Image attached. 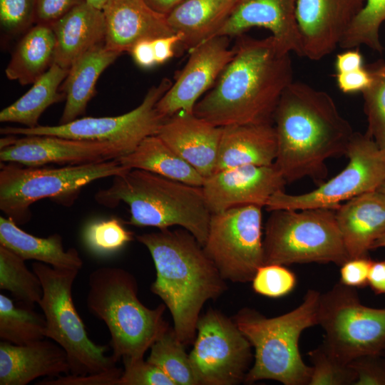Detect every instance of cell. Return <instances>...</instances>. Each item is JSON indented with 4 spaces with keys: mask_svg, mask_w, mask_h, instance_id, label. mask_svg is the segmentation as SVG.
<instances>
[{
    "mask_svg": "<svg viewBox=\"0 0 385 385\" xmlns=\"http://www.w3.org/2000/svg\"><path fill=\"white\" fill-rule=\"evenodd\" d=\"M335 210L328 207L271 211L263 237L264 265L329 263L349 260Z\"/></svg>",
    "mask_w": 385,
    "mask_h": 385,
    "instance_id": "8",
    "label": "cell"
},
{
    "mask_svg": "<svg viewBox=\"0 0 385 385\" xmlns=\"http://www.w3.org/2000/svg\"><path fill=\"white\" fill-rule=\"evenodd\" d=\"M252 282L253 290L262 296L272 298L284 297L296 286L294 272L283 265L266 264L256 272Z\"/></svg>",
    "mask_w": 385,
    "mask_h": 385,
    "instance_id": "39",
    "label": "cell"
},
{
    "mask_svg": "<svg viewBox=\"0 0 385 385\" xmlns=\"http://www.w3.org/2000/svg\"><path fill=\"white\" fill-rule=\"evenodd\" d=\"M320 295L309 289L297 307L276 317L249 308L236 314L233 321L255 349L254 362L244 382L270 379L284 385H308L312 366L301 356L299 339L304 330L317 324Z\"/></svg>",
    "mask_w": 385,
    "mask_h": 385,
    "instance_id": "6",
    "label": "cell"
},
{
    "mask_svg": "<svg viewBox=\"0 0 385 385\" xmlns=\"http://www.w3.org/2000/svg\"><path fill=\"white\" fill-rule=\"evenodd\" d=\"M102 10L106 24L104 46L120 54L129 52L140 40L175 34L167 16L152 9L144 0H107Z\"/></svg>",
    "mask_w": 385,
    "mask_h": 385,
    "instance_id": "20",
    "label": "cell"
},
{
    "mask_svg": "<svg viewBox=\"0 0 385 385\" xmlns=\"http://www.w3.org/2000/svg\"><path fill=\"white\" fill-rule=\"evenodd\" d=\"M297 1L238 0L232 14L215 36L237 37L251 28H264L271 32L282 48L301 56L296 18Z\"/></svg>",
    "mask_w": 385,
    "mask_h": 385,
    "instance_id": "19",
    "label": "cell"
},
{
    "mask_svg": "<svg viewBox=\"0 0 385 385\" xmlns=\"http://www.w3.org/2000/svg\"><path fill=\"white\" fill-rule=\"evenodd\" d=\"M0 245L25 260H34L58 269L80 270L83 264L76 249L63 248L59 234L36 237L7 217H0Z\"/></svg>",
    "mask_w": 385,
    "mask_h": 385,
    "instance_id": "28",
    "label": "cell"
},
{
    "mask_svg": "<svg viewBox=\"0 0 385 385\" xmlns=\"http://www.w3.org/2000/svg\"><path fill=\"white\" fill-rule=\"evenodd\" d=\"M222 127L180 111L165 120L157 135L205 178L214 173Z\"/></svg>",
    "mask_w": 385,
    "mask_h": 385,
    "instance_id": "21",
    "label": "cell"
},
{
    "mask_svg": "<svg viewBox=\"0 0 385 385\" xmlns=\"http://www.w3.org/2000/svg\"><path fill=\"white\" fill-rule=\"evenodd\" d=\"M96 201L113 208L120 202L130 209L128 224L159 230L178 225L203 246L212 212L202 186L189 185L140 169L115 176L111 185L98 190Z\"/></svg>",
    "mask_w": 385,
    "mask_h": 385,
    "instance_id": "4",
    "label": "cell"
},
{
    "mask_svg": "<svg viewBox=\"0 0 385 385\" xmlns=\"http://www.w3.org/2000/svg\"><path fill=\"white\" fill-rule=\"evenodd\" d=\"M86 0H36V24L51 25Z\"/></svg>",
    "mask_w": 385,
    "mask_h": 385,
    "instance_id": "44",
    "label": "cell"
},
{
    "mask_svg": "<svg viewBox=\"0 0 385 385\" xmlns=\"http://www.w3.org/2000/svg\"><path fill=\"white\" fill-rule=\"evenodd\" d=\"M273 123L274 164L287 183L309 178L319 185L327 175V160L346 155L354 133L325 91L292 81L283 92Z\"/></svg>",
    "mask_w": 385,
    "mask_h": 385,
    "instance_id": "2",
    "label": "cell"
},
{
    "mask_svg": "<svg viewBox=\"0 0 385 385\" xmlns=\"http://www.w3.org/2000/svg\"><path fill=\"white\" fill-rule=\"evenodd\" d=\"M366 0H298L296 18L302 57L319 61L332 53Z\"/></svg>",
    "mask_w": 385,
    "mask_h": 385,
    "instance_id": "18",
    "label": "cell"
},
{
    "mask_svg": "<svg viewBox=\"0 0 385 385\" xmlns=\"http://www.w3.org/2000/svg\"><path fill=\"white\" fill-rule=\"evenodd\" d=\"M185 0H144L154 11L167 16Z\"/></svg>",
    "mask_w": 385,
    "mask_h": 385,
    "instance_id": "51",
    "label": "cell"
},
{
    "mask_svg": "<svg viewBox=\"0 0 385 385\" xmlns=\"http://www.w3.org/2000/svg\"><path fill=\"white\" fill-rule=\"evenodd\" d=\"M229 37L210 38L190 51L187 63L156 103L159 115L165 120L184 111L193 113L200 96L211 88L234 56L229 48Z\"/></svg>",
    "mask_w": 385,
    "mask_h": 385,
    "instance_id": "16",
    "label": "cell"
},
{
    "mask_svg": "<svg viewBox=\"0 0 385 385\" xmlns=\"http://www.w3.org/2000/svg\"><path fill=\"white\" fill-rule=\"evenodd\" d=\"M88 286V309L107 326L116 361L143 358L169 327L163 319L165 304L145 307L138 297L135 278L125 270L99 267L90 274Z\"/></svg>",
    "mask_w": 385,
    "mask_h": 385,
    "instance_id": "5",
    "label": "cell"
},
{
    "mask_svg": "<svg viewBox=\"0 0 385 385\" xmlns=\"http://www.w3.org/2000/svg\"><path fill=\"white\" fill-rule=\"evenodd\" d=\"M287 183L274 163L270 165H242L220 170L205 178L202 186L212 213L230 208L265 207Z\"/></svg>",
    "mask_w": 385,
    "mask_h": 385,
    "instance_id": "17",
    "label": "cell"
},
{
    "mask_svg": "<svg viewBox=\"0 0 385 385\" xmlns=\"http://www.w3.org/2000/svg\"><path fill=\"white\" fill-rule=\"evenodd\" d=\"M385 21V0H366L365 5L342 40L339 47L344 49L366 46L381 53L379 30Z\"/></svg>",
    "mask_w": 385,
    "mask_h": 385,
    "instance_id": "35",
    "label": "cell"
},
{
    "mask_svg": "<svg viewBox=\"0 0 385 385\" xmlns=\"http://www.w3.org/2000/svg\"><path fill=\"white\" fill-rule=\"evenodd\" d=\"M222 128L214 173L242 165H270L274 163L277 143L273 123Z\"/></svg>",
    "mask_w": 385,
    "mask_h": 385,
    "instance_id": "25",
    "label": "cell"
},
{
    "mask_svg": "<svg viewBox=\"0 0 385 385\" xmlns=\"http://www.w3.org/2000/svg\"><path fill=\"white\" fill-rule=\"evenodd\" d=\"M136 240L147 247L155 265L151 292L169 309L179 341L191 344L203 305L226 291V280L203 246L184 228L162 229L137 235Z\"/></svg>",
    "mask_w": 385,
    "mask_h": 385,
    "instance_id": "3",
    "label": "cell"
},
{
    "mask_svg": "<svg viewBox=\"0 0 385 385\" xmlns=\"http://www.w3.org/2000/svg\"><path fill=\"white\" fill-rule=\"evenodd\" d=\"M372 79L371 71L364 68L336 75L337 86L345 93L364 92L370 86Z\"/></svg>",
    "mask_w": 385,
    "mask_h": 385,
    "instance_id": "46",
    "label": "cell"
},
{
    "mask_svg": "<svg viewBox=\"0 0 385 385\" xmlns=\"http://www.w3.org/2000/svg\"><path fill=\"white\" fill-rule=\"evenodd\" d=\"M68 71L53 63L26 93L1 111L0 121L20 123L26 128L38 126L42 113L51 105L65 98L60 86Z\"/></svg>",
    "mask_w": 385,
    "mask_h": 385,
    "instance_id": "31",
    "label": "cell"
},
{
    "mask_svg": "<svg viewBox=\"0 0 385 385\" xmlns=\"http://www.w3.org/2000/svg\"><path fill=\"white\" fill-rule=\"evenodd\" d=\"M262 208L245 205L212 213L203 248L225 280L251 282L264 265Z\"/></svg>",
    "mask_w": 385,
    "mask_h": 385,
    "instance_id": "13",
    "label": "cell"
},
{
    "mask_svg": "<svg viewBox=\"0 0 385 385\" xmlns=\"http://www.w3.org/2000/svg\"><path fill=\"white\" fill-rule=\"evenodd\" d=\"M182 41V35L175 33L170 36L158 38L152 41L157 65L170 60L174 55V49Z\"/></svg>",
    "mask_w": 385,
    "mask_h": 385,
    "instance_id": "47",
    "label": "cell"
},
{
    "mask_svg": "<svg viewBox=\"0 0 385 385\" xmlns=\"http://www.w3.org/2000/svg\"><path fill=\"white\" fill-rule=\"evenodd\" d=\"M381 247L385 248V233L375 241L373 245L372 249Z\"/></svg>",
    "mask_w": 385,
    "mask_h": 385,
    "instance_id": "52",
    "label": "cell"
},
{
    "mask_svg": "<svg viewBox=\"0 0 385 385\" xmlns=\"http://www.w3.org/2000/svg\"><path fill=\"white\" fill-rule=\"evenodd\" d=\"M371 71L372 83L362 92L368 121L366 133L385 152V63Z\"/></svg>",
    "mask_w": 385,
    "mask_h": 385,
    "instance_id": "38",
    "label": "cell"
},
{
    "mask_svg": "<svg viewBox=\"0 0 385 385\" xmlns=\"http://www.w3.org/2000/svg\"><path fill=\"white\" fill-rule=\"evenodd\" d=\"M69 373L66 352L51 339L24 345L0 343V385H26L41 376Z\"/></svg>",
    "mask_w": 385,
    "mask_h": 385,
    "instance_id": "22",
    "label": "cell"
},
{
    "mask_svg": "<svg viewBox=\"0 0 385 385\" xmlns=\"http://www.w3.org/2000/svg\"><path fill=\"white\" fill-rule=\"evenodd\" d=\"M190 361L200 385H235L245 381L252 345L233 319L210 309L200 317Z\"/></svg>",
    "mask_w": 385,
    "mask_h": 385,
    "instance_id": "14",
    "label": "cell"
},
{
    "mask_svg": "<svg viewBox=\"0 0 385 385\" xmlns=\"http://www.w3.org/2000/svg\"><path fill=\"white\" fill-rule=\"evenodd\" d=\"M147 359L160 368L175 385H200L185 345L168 327L152 344Z\"/></svg>",
    "mask_w": 385,
    "mask_h": 385,
    "instance_id": "34",
    "label": "cell"
},
{
    "mask_svg": "<svg viewBox=\"0 0 385 385\" xmlns=\"http://www.w3.org/2000/svg\"><path fill=\"white\" fill-rule=\"evenodd\" d=\"M56 37L53 63L69 70L83 55L105 44L103 10L84 1L51 25Z\"/></svg>",
    "mask_w": 385,
    "mask_h": 385,
    "instance_id": "24",
    "label": "cell"
},
{
    "mask_svg": "<svg viewBox=\"0 0 385 385\" xmlns=\"http://www.w3.org/2000/svg\"><path fill=\"white\" fill-rule=\"evenodd\" d=\"M129 170L118 159L60 168L1 162L0 210L18 225H24L31 219L30 207L35 202L50 198L71 206L86 185Z\"/></svg>",
    "mask_w": 385,
    "mask_h": 385,
    "instance_id": "7",
    "label": "cell"
},
{
    "mask_svg": "<svg viewBox=\"0 0 385 385\" xmlns=\"http://www.w3.org/2000/svg\"><path fill=\"white\" fill-rule=\"evenodd\" d=\"M120 55L101 45L86 53L71 66L61 87L66 103L59 124L70 123L85 113L96 93L98 78Z\"/></svg>",
    "mask_w": 385,
    "mask_h": 385,
    "instance_id": "27",
    "label": "cell"
},
{
    "mask_svg": "<svg viewBox=\"0 0 385 385\" xmlns=\"http://www.w3.org/2000/svg\"><path fill=\"white\" fill-rule=\"evenodd\" d=\"M0 23L9 35L26 33L36 24V0H0Z\"/></svg>",
    "mask_w": 385,
    "mask_h": 385,
    "instance_id": "40",
    "label": "cell"
},
{
    "mask_svg": "<svg viewBox=\"0 0 385 385\" xmlns=\"http://www.w3.org/2000/svg\"><path fill=\"white\" fill-rule=\"evenodd\" d=\"M123 363L125 369L118 385H175L160 368L143 358Z\"/></svg>",
    "mask_w": 385,
    "mask_h": 385,
    "instance_id": "41",
    "label": "cell"
},
{
    "mask_svg": "<svg viewBox=\"0 0 385 385\" xmlns=\"http://www.w3.org/2000/svg\"><path fill=\"white\" fill-rule=\"evenodd\" d=\"M377 190H379L385 195V181L382 183V185Z\"/></svg>",
    "mask_w": 385,
    "mask_h": 385,
    "instance_id": "54",
    "label": "cell"
},
{
    "mask_svg": "<svg viewBox=\"0 0 385 385\" xmlns=\"http://www.w3.org/2000/svg\"><path fill=\"white\" fill-rule=\"evenodd\" d=\"M368 284L378 294H385V260L371 262Z\"/></svg>",
    "mask_w": 385,
    "mask_h": 385,
    "instance_id": "50",
    "label": "cell"
},
{
    "mask_svg": "<svg viewBox=\"0 0 385 385\" xmlns=\"http://www.w3.org/2000/svg\"><path fill=\"white\" fill-rule=\"evenodd\" d=\"M371 262L366 257L347 260L341 265L340 282L353 288L366 286Z\"/></svg>",
    "mask_w": 385,
    "mask_h": 385,
    "instance_id": "45",
    "label": "cell"
},
{
    "mask_svg": "<svg viewBox=\"0 0 385 385\" xmlns=\"http://www.w3.org/2000/svg\"><path fill=\"white\" fill-rule=\"evenodd\" d=\"M349 259L366 257L385 233V195L374 190L354 197L335 210Z\"/></svg>",
    "mask_w": 385,
    "mask_h": 385,
    "instance_id": "23",
    "label": "cell"
},
{
    "mask_svg": "<svg viewBox=\"0 0 385 385\" xmlns=\"http://www.w3.org/2000/svg\"><path fill=\"white\" fill-rule=\"evenodd\" d=\"M317 324L325 332L323 342L345 362L385 348V309L362 304L355 288L340 282L321 294Z\"/></svg>",
    "mask_w": 385,
    "mask_h": 385,
    "instance_id": "10",
    "label": "cell"
},
{
    "mask_svg": "<svg viewBox=\"0 0 385 385\" xmlns=\"http://www.w3.org/2000/svg\"><path fill=\"white\" fill-rule=\"evenodd\" d=\"M25 260L0 245V289L9 292L21 304H38L43 289L38 275L30 271Z\"/></svg>",
    "mask_w": 385,
    "mask_h": 385,
    "instance_id": "33",
    "label": "cell"
},
{
    "mask_svg": "<svg viewBox=\"0 0 385 385\" xmlns=\"http://www.w3.org/2000/svg\"><path fill=\"white\" fill-rule=\"evenodd\" d=\"M122 369L117 366L103 372L82 376L68 375L44 379L38 385H118Z\"/></svg>",
    "mask_w": 385,
    "mask_h": 385,
    "instance_id": "43",
    "label": "cell"
},
{
    "mask_svg": "<svg viewBox=\"0 0 385 385\" xmlns=\"http://www.w3.org/2000/svg\"><path fill=\"white\" fill-rule=\"evenodd\" d=\"M346 155V166L314 190L299 195L284 190L274 193L266 208L302 210L328 207L337 209L343 202L377 190L385 181V152L366 133L354 132Z\"/></svg>",
    "mask_w": 385,
    "mask_h": 385,
    "instance_id": "11",
    "label": "cell"
},
{
    "mask_svg": "<svg viewBox=\"0 0 385 385\" xmlns=\"http://www.w3.org/2000/svg\"><path fill=\"white\" fill-rule=\"evenodd\" d=\"M379 355L364 356L350 362L356 374L354 385H385V359Z\"/></svg>",
    "mask_w": 385,
    "mask_h": 385,
    "instance_id": "42",
    "label": "cell"
},
{
    "mask_svg": "<svg viewBox=\"0 0 385 385\" xmlns=\"http://www.w3.org/2000/svg\"><path fill=\"white\" fill-rule=\"evenodd\" d=\"M234 56L193 113L217 127L273 123L279 99L293 81L290 52L274 38L237 36Z\"/></svg>",
    "mask_w": 385,
    "mask_h": 385,
    "instance_id": "1",
    "label": "cell"
},
{
    "mask_svg": "<svg viewBox=\"0 0 385 385\" xmlns=\"http://www.w3.org/2000/svg\"><path fill=\"white\" fill-rule=\"evenodd\" d=\"M129 169H140L195 186L205 178L157 135L143 139L130 153L118 158Z\"/></svg>",
    "mask_w": 385,
    "mask_h": 385,
    "instance_id": "30",
    "label": "cell"
},
{
    "mask_svg": "<svg viewBox=\"0 0 385 385\" xmlns=\"http://www.w3.org/2000/svg\"><path fill=\"white\" fill-rule=\"evenodd\" d=\"M334 68L337 73L362 68H364L363 56L358 49H346V51L336 56Z\"/></svg>",
    "mask_w": 385,
    "mask_h": 385,
    "instance_id": "49",
    "label": "cell"
},
{
    "mask_svg": "<svg viewBox=\"0 0 385 385\" xmlns=\"http://www.w3.org/2000/svg\"><path fill=\"white\" fill-rule=\"evenodd\" d=\"M309 356L312 366L308 385L354 384L356 374L350 363L339 359L324 342Z\"/></svg>",
    "mask_w": 385,
    "mask_h": 385,
    "instance_id": "37",
    "label": "cell"
},
{
    "mask_svg": "<svg viewBox=\"0 0 385 385\" xmlns=\"http://www.w3.org/2000/svg\"><path fill=\"white\" fill-rule=\"evenodd\" d=\"M152 41L150 39L140 40L129 51L135 63L140 68H150L157 65Z\"/></svg>",
    "mask_w": 385,
    "mask_h": 385,
    "instance_id": "48",
    "label": "cell"
},
{
    "mask_svg": "<svg viewBox=\"0 0 385 385\" xmlns=\"http://www.w3.org/2000/svg\"><path fill=\"white\" fill-rule=\"evenodd\" d=\"M87 248L99 256L112 255L133 240V233L128 230L118 218L112 217L90 222L83 233Z\"/></svg>",
    "mask_w": 385,
    "mask_h": 385,
    "instance_id": "36",
    "label": "cell"
},
{
    "mask_svg": "<svg viewBox=\"0 0 385 385\" xmlns=\"http://www.w3.org/2000/svg\"><path fill=\"white\" fill-rule=\"evenodd\" d=\"M88 4L102 9L104 4L107 0H86Z\"/></svg>",
    "mask_w": 385,
    "mask_h": 385,
    "instance_id": "53",
    "label": "cell"
},
{
    "mask_svg": "<svg viewBox=\"0 0 385 385\" xmlns=\"http://www.w3.org/2000/svg\"><path fill=\"white\" fill-rule=\"evenodd\" d=\"M56 37L50 25L36 24L24 33L5 69L8 79L33 84L52 66Z\"/></svg>",
    "mask_w": 385,
    "mask_h": 385,
    "instance_id": "29",
    "label": "cell"
},
{
    "mask_svg": "<svg viewBox=\"0 0 385 385\" xmlns=\"http://www.w3.org/2000/svg\"><path fill=\"white\" fill-rule=\"evenodd\" d=\"M171 85L170 79L163 78L148 91L138 106L123 115L83 117L56 125L7 126L1 128L0 133L4 135H54L107 141L120 146L127 155L133 152L143 139L157 135L165 119L159 115L155 106Z\"/></svg>",
    "mask_w": 385,
    "mask_h": 385,
    "instance_id": "12",
    "label": "cell"
},
{
    "mask_svg": "<svg viewBox=\"0 0 385 385\" xmlns=\"http://www.w3.org/2000/svg\"><path fill=\"white\" fill-rule=\"evenodd\" d=\"M45 317L33 307L16 305L6 295L0 294V338L13 344L24 345L46 337Z\"/></svg>",
    "mask_w": 385,
    "mask_h": 385,
    "instance_id": "32",
    "label": "cell"
},
{
    "mask_svg": "<svg viewBox=\"0 0 385 385\" xmlns=\"http://www.w3.org/2000/svg\"><path fill=\"white\" fill-rule=\"evenodd\" d=\"M237 1L185 0L167 15V21L175 33L182 35V47L190 51L215 36Z\"/></svg>",
    "mask_w": 385,
    "mask_h": 385,
    "instance_id": "26",
    "label": "cell"
},
{
    "mask_svg": "<svg viewBox=\"0 0 385 385\" xmlns=\"http://www.w3.org/2000/svg\"><path fill=\"white\" fill-rule=\"evenodd\" d=\"M32 270L39 277L43 295L38 303L46 322V337L66 352L71 375L82 376L108 371L116 361L107 356L108 346L90 339L73 303L72 287L76 270H63L34 262Z\"/></svg>",
    "mask_w": 385,
    "mask_h": 385,
    "instance_id": "9",
    "label": "cell"
},
{
    "mask_svg": "<svg viewBox=\"0 0 385 385\" xmlns=\"http://www.w3.org/2000/svg\"><path fill=\"white\" fill-rule=\"evenodd\" d=\"M118 145L99 140L54 135H4L0 140V160L29 167L47 164L85 165L118 159L125 155Z\"/></svg>",
    "mask_w": 385,
    "mask_h": 385,
    "instance_id": "15",
    "label": "cell"
}]
</instances>
